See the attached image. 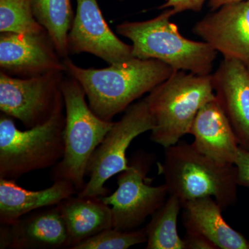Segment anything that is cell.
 <instances>
[{
	"label": "cell",
	"instance_id": "cell-25",
	"mask_svg": "<svg viewBox=\"0 0 249 249\" xmlns=\"http://www.w3.org/2000/svg\"><path fill=\"white\" fill-rule=\"evenodd\" d=\"M183 240L185 249H217L213 244L199 235L186 233Z\"/></svg>",
	"mask_w": 249,
	"mask_h": 249
},
{
	"label": "cell",
	"instance_id": "cell-6",
	"mask_svg": "<svg viewBox=\"0 0 249 249\" xmlns=\"http://www.w3.org/2000/svg\"><path fill=\"white\" fill-rule=\"evenodd\" d=\"M65 115L58 111L40 125L21 130L11 117H0V178L18 179L55 166L65 150Z\"/></svg>",
	"mask_w": 249,
	"mask_h": 249
},
{
	"label": "cell",
	"instance_id": "cell-14",
	"mask_svg": "<svg viewBox=\"0 0 249 249\" xmlns=\"http://www.w3.org/2000/svg\"><path fill=\"white\" fill-rule=\"evenodd\" d=\"M212 83L239 145L249 150V69L238 60L224 58L212 73Z\"/></svg>",
	"mask_w": 249,
	"mask_h": 249
},
{
	"label": "cell",
	"instance_id": "cell-20",
	"mask_svg": "<svg viewBox=\"0 0 249 249\" xmlns=\"http://www.w3.org/2000/svg\"><path fill=\"white\" fill-rule=\"evenodd\" d=\"M182 208L178 198L169 196L164 204L151 216L145 227L147 249H185L178 231V216Z\"/></svg>",
	"mask_w": 249,
	"mask_h": 249
},
{
	"label": "cell",
	"instance_id": "cell-11",
	"mask_svg": "<svg viewBox=\"0 0 249 249\" xmlns=\"http://www.w3.org/2000/svg\"><path fill=\"white\" fill-rule=\"evenodd\" d=\"M0 67L1 71L19 78L66 72L64 59L46 30L30 34L1 33Z\"/></svg>",
	"mask_w": 249,
	"mask_h": 249
},
{
	"label": "cell",
	"instance_id": "cell-26",
	"mask_svg": "<svg viewBox=\"0 0 249 249\" xmlns=\"http://www.w3.org/2000/svg\"><path fill=\"white\" fill-rule=\"evenodd\" d=\"M240 1H242V0H209V6L211 11H214V10L219 9L223 5Z\"/></svg>",
	"mask_w": 249,
	"mask_h": 249
},
{
	"label": "cell",
	"instance_id": "cell-3",
	"mask_svg": "<svg viewBox=\"0 0 249 249\" xmlns=\"http://www.w3.org/2000/svg\"><path fill=\"white\" fill-rule=\"evenodd\" d=\"M152 19L141 22H125L116 26L119 35L132 42L134 57L155 59L177 71L191 72L200 76L212 74L217 52L204 41L183 37L170 19L175 16L172 9Z\"/></svg>",
	"mask_w": 249,
	"mask_h": 249
},
{
	"label": "cell",
	"instance_id": "cell-16",
	"mask_svg": "<svg viewBox=\"0 0 249 249\" xmlns=\"http://www.w3.org/2000/svg\"><path fill=\"white\" fill-rule=\"evenodd\" d=\"M186 233L204 237L217 249H249V240L223 217V210L211 196L183 203Z\"/></svg>",
	"mask_w": 249,
	"mask_h": 249
},
{
	"label": "cell",
	"instance_id": "cell-19",
	"mask_svg": "<svg viewBox=\"0 0 249 249\" xmlns=\"http://www.w3.org/2000/svg\"><path fill=\"white\" fill-rule=\"evenodd\" d=\"M32 8L34 17L48 33L59 55L69 58L67 39L75 17L71 0H33Z\"/></svg>",
	"mask_w": 249,
	"mask_h": 249
},
{
	"label": "cell",
	"instance_id": "cell-17",
	"mask_svg": "<svg viewBox=\"0 0 249 249\" xmlns=\"http://www.w3.org/2000/svg\"><path fill=\"white\" fill-rule=\"evenodd\" d=\"M77 193L74 186L65 180H57L40 191H29L18 186L16 180L0 178V224H13L26 214L56 206Z\"/></svg>",
	"mask_w": 249,
	"mask_h": 249
},
{
	"label": "cell",
	"instance_id": "cell-21",
	"mask_svg": "<svg viewBox=\"0 0 249 249\" xmlns=\"http://www.w3.org/2000/svg\"><path fill=\"white\" fill-rule=\"evenodd\" d=\"M32 1L33 0H0L1 33L30 34L45 30L34 17Z\"/></svg>",
	"mask_w": 249,
	"mask_h": 249
},
{
	"label": "cell",
	"instance_id": "cell-5",
	"mask_svg": "<svg viewBox=\"0 0 249 249\" xmlns=\"http://www.w3.org/2000/svg\"><path fill=\"white\" fill-rule=\"evenodd\" d=\"M65 103V150L62 160L53 167V181H70L81 191L86 182L87 168L91 156L112 127L113 121L98 117L86 101L81 85L73 77H65L62 83Z\"/></svg>",
	"mask_w": 249,
	"mask_h": 249
},
{
	"label": "cell",
	"instance_id": "cell-8",
	"mask_svg": "<svg viewBox=\"0 0 249 249\" xmlns=\"http://www.w3.org/2000/svg\"><path fill=\"white\" fill-rule=\"evenodd\" d=\"M153 120L146 99L134 103L122 118L114 122L101 143L95 150L87 168L88 182L77 196L81 197H102L109 190L105 185L114 175L129 166L126 153L134 139L154 128Z\"/></svg>",
	"mask_w": 249,
	"mask_h": 249
},
{
	"label": "cell",
	"instance_id": "cell-4",
	"mask_svg": "<svg viewBox=\"0 0 249 249\" xmlns=\"http://www.w3.org/2000/svg\"><path fill=\"white\" fill-rule=\"evenodd\" d=\"M214 96L212 74L174 72L145 97L155 125L152 142L164 148L178 143L190 133L199 109Z\"/></svg>",
	"mask_w": 249,
	"mask_h": 249
},
{
	"label": "cell",
	"instance_id": "cell-18",
	"mask_svg": "<svg viewBox=\"0 0 249 249\" xmlns=\"http://www.w3.org/2000/svg\"><path fill=\"white\" fill-rule=\"evenodd\" d=\"M66 227L70 249L113 228L112 213L101 197L72 196L57 205Z\"/></svg>",
	"mask_w": 249,
	"mask_h": 249
},
{
	"label": "cell",
	"instance_id": "cell-24",
	"mask_svg": "<svg viewBox=\"0 0 249 249\" xmlns=\"http://www.w3.org/2000/svg\"><path fill=\"white\" fill-rule=\"evenodd\" d=\"M238 186L249 189V150L240 147L235 163Z\"/></svg>",
	"mask_w": 249,
	"mask_h": 249
},
{
	"label": "cell",
	"instance_id": "cell-2",
	"mask_svg": "<svg viewBox=\"0 0 249 249\" xmlns=\"http://www.w3.org/2000/svg\"><path fill=\"white\" fill-rule=\"evenodd\" d=\"M158 168L169 196H177L182 204L211 196L224 211L237 201L235 165L213 160L193 143L178 142L165 148Z\"/></svg>",
	"mask_w": 249,
	"mask_h": 249
},
{
	"label": "cell",
	"instance_id": "cell-15",
	"mask_svg": "<svg viewBox=\"0 0 249 249\" xmlns=\"http://www.w3.org/2000/svg\"><path fill=\"white\" fill-rule=\"evenodd\" d=\"M189 134L194 137L193 145L201 153L221 163H235L240 146L215 96L198 111Z\"/></svg>",
	"mask_w": 249,
	"mask_h": 249
},
{
	"label": "cell",
	"instance_id": "cell-12",
	"mask_svg": "<svg viewBox=\"0 0 249 249\" xmlns=\"http://www.w3.org/2000/svg\"><path fill=\"white\" fill-rule=\"evenodd\" d=\"M193 32L224 58L238 60L249 69V0L212 11L195 24Z\"/></svg>",
	"mask_w": 249,
	"mask_h": 249
},
{
	"label": "cell",
	"instance_id": "cell-13",
	"mask_svg": "<svg viewBox=\"0 0 249 249\" xmlns=\"http://www.w3.org/2000/svg\"><path fill=\"white\" fill-rule=\"evenodd\" d=\"M65 248L70 249V242L57 205L34 211L13 224H1V249Z\"/></svg>",
	"mask_w": 249,
	"mask_h": 249
},
{
	"label": "cell",
	"instance_id": "cell-23",
	"mask_svg": "<svg viewBox=\"0 0 249 249\" xmlns=\"http://www.w3.org/2000/svg\"><path fill=\"white\" fill-rule=\"evenodd\" d=\"M206 1V0H164L159 9L170 8L175 15L188 11L199 13L202 10Z\"/></svg>",
	"mask_w": 249,
	"mask_h": 249
},
{
	"label": "cell",
	"instance_id": "cell-9",
	"mask_svg": "<svg viewBox=\"0 0 249 249\" xmlns=\"http://www.w3.org/2000/svg\"><path fill=\"white\" fill-rule=\"evenodd\" d=\"M65 73L19 78L0 72V110L27 129L45 124L65 107L61 89Z\"/></svg>",
	"mask_w": 249,
	"mask_h": 249
},
{
	"label": "cell",
	"instance_id": "cell-10",
	"mask_svg": "<svg viewBox=\"0 0 249 249\" xmlns=\"http://www.w3.org/2000/svg\"><path fill=\"white\" fill-rule=\"evenodd\" d=\"M69 53L92 54L109 65L134 58L132 46L111 31L97 0H77V9L67 39Z\"/></svg>",
	"mask_w": 249,
	"mask_h": 249
},
{
	"label": "cell",
	"instance_id": "cell-1",
	"mask_svg": "<svg viewBox=\"0 0 249 249\" xmlns=\"http://www.w3.org/2000/svg\"><path fill=\"white\" fill-rule=\"evenodd\" d=\"M64 62L66 73L84 89L91 110L107 121H112L175 71L160 60L135 57L103 69L83 68L70 58Z\"/></svg>",
	"mask_w": 249,
	"mask_h": 249
},
{
	"label": "cell",
	"instance_id": "cell-7",
	"mask_svg": "<svg viewBox=\"0 0 249 249\" xmlns=\"http://www.w3.org/2000/svg\"><path fill=\"white\" fill-rule=\"evenodd\" d=\"M155 156L144 150L134 152L127 170L119 173L118 188L111 196L101 199L111 206L113 228L124 231L139 229L151 217L169 196L165 183L154 186L147 178Z\"/></svg>",
	"mask_w": 249,
	"mask_h": 249
},
{
	"label": "cell",
	"instance_id": "cell-27",
	"mask_svg": "<svg viewBox=\"0 0 249 249\" xmlns=\"http://www.w3.org/2000/svg\"><path fill=\"white\" fill-rule=\"evenodd\" d=\"M118 1H124V0H118Z\"/></svg>",
	"mask_w": 249,
	"mask_h": 249
},
{
	"label": "cell",
	"instance_id": "cell-22",
	"mask_svg": "<svg viewBox=\"0 0 249 249\" xmlns=\"http://www.w3.org/2000/svg\"><path fill=\"white\" fill-rule=\"evenodd\" d=\"M146 241L145 228L130 231L111 228L80 242L71 249H127Z\"/></svg>",
	"mask_w": 249,
	"mask_h": 249
}]
</instances>
